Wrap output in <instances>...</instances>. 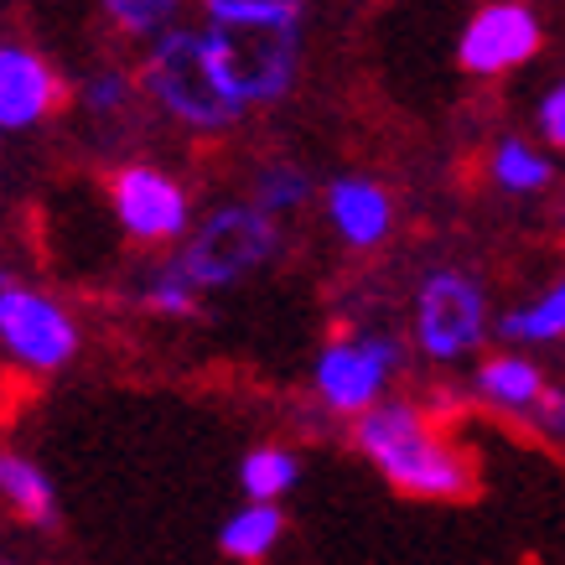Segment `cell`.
<instances>
[{"label": "cell", "mask_w": 565, "mask_h": 565, "mask_svg": "<svg viewBox=\"0 0 565 565\" xmlns=\"http://www.w3.org/2000/svg\"><path fill=\"white\" fill-rule=\"evenodd\" d=\"M348 426H353V451L394 493L420 498V503H462L478 493V467L467 457V446L420 399L384 394L374 411H363Z\"/></svg>", "instance_id": "cell-1"}, {"label": "cell", "mask_w": 565, "mask_h": 565, "mask_svg": "<svg viewBox=\"0 0 565 565\" xmlns=\"http://www.w3.org/2000/svg\"><path fill=\"white\" fill-rule=\"evenodd\" d=\"M140 88L188 136H228L244 120V109L223 94L218 73L207 63L203 26H182L177 21L172 32L151 36L146 57H140Z\"/></svg>", "instance_id": "cell-2"}, {"label": "cell", "mask_w": 565, "mask_h": 565, "mask_svg": "<svg viewBox=\"0 0 565 565\" xmlns=\"http://www.w3.org/2000/svg\"><path fill=\"white\" fill-rule=\"evenodd\" d=\"M203 42L223 94L244 115L291 99L301 73V21H203Z\"/></svg>", "instance_id": "cell-3"}, {"label": "cell", "mask_w": 565, "mask_h": 565, "mask_svg": "<svg viewBox=\"0 0 565 565\" xmlns=\"http://www.w3.org/2000/svg\"><path fill=\"white\" fill-rule=\"evenodd\" d=\"M280 244H286L280 218H270L259 203L239 198V203H218L207 218L192 223V234L172 249V259H177V270L207 296V291L244 286L249 275L275 265Z\"/></svg>", "instance_id": "cell-4"}, {"label": "cell", "mask_w": 565, "mask_h": 565, "mask_svg": "<svg viewBox=\"0 0 565 565\" xmlns=\"http://www.w3.org/2000/svg\"><path fill=\"white\" fill-rule=\"evenodd\" d=\"M493 301L472 270L462 265H436L415 280L411 296V348L436 369L478 359L482 343L493 338Z\"/></svg>", "instance_id": "cell-5"}, {"label": "cell", "mask_w": 565, "mask_h": 565, "mask_svg": "<svg viewBox=\"0 0 565 565\" xmlns=\"http://www.w3.org/2000/svg\"><path fill=\"white\" fill-rule=\"evenodd\" d=\"M411 348L390 327H348L338 338H327L311 359V399L332 420H359L374 411L379 399L394 390V379L405 374Z\"/></svg>", "instance_id": "cell-6"}, {"label": "cell", "mask_w": 565, "mask_h": 565, "mask_svg": "<svg viewBox=\"0 0 565 565\" xmlns=\"http://www.w3.org/2000/svg\"><path fill=\"white\" fill-rule=\"evenodd\" d=\"M84 348V327L47 286L17 280L0 270V353L26 369V374L47 379L63 374Z\"/></svg>", "instance_id": "cell-7"}, {"label": "cell", "mask_w": 565, "mask_h": 565, "mask_svg": "<svg viewBox=\"0 0 565 565\" xmlns=\"http://www.w3.org/2000/svg\"><path fill=\"white\" fill-rule=\"evenodd\" d=\"M109 218L140 249H177L198 223L188 182L156 161H120L109 172Z\"/></svg>", "instance_id": "cell-8"}, {"label": "cell", "mask_w": 565, "mask_h": 565, "mask_svg": "<svg viewBox=\"0 0 565 565\" xmlns=\"http://www.w3.org/2000/svg\"><path fill=\"white\" fill-rule=\"evenodd\" d=\"M545 52V17L534 0H482L462 21L457 63L467 78H509Z\"/></svg>", "instance_id": "cell-9"}, {"label": "cell", "mask_w": 565, "mask_h": 565, "mask_svg": "<svg viewBox=\"0 0 565 565\" xmlns=\"http://www.w3.org/2000/svg\"><path fill=\"white\" fill-rule=\"evenodd\" d=\"M68 84L26 42H0V136H26L57 115Z\"/></svg>", "instance_id": "cell-10"}, {"label": "cell", "mask_w": 565, "mask_h": 565, "mask_svg": "<svg viewBox=\"0 0 565 565\" xmlns=\"http://www.w3.org/2000/svg\"><path fill=\"white\" fill-rule=\"evenodd\" d=\"M322 218L338 234L343 249L374 255V249H384L394 239L399 207H394V192L384 182H374V177H363V172H343L322 188Z\"/></svg>", "instance_id": "cell-11"}, {"label": "cell", "mask_w": 565, "mask_h": 565, "mask_svg": "<svg viewBox=\"0 0 565 565\" xmlns=\"http://www.w3.org/2000/svg\"><path fill=\"white\" fill-rule=\"evenodd\" d=\"M467 390H472V399H478L482 411L503 415V420H519V426H534V415H540V405H545V394H550V374L530 348L509 343L472 363Z\"/></svg>", "instance_id": "cell-12"}, {"label": "cell", "mask_w": 565, "mask_h": 565, "mask_svg": "<svg viewBox=\"0 0 565 565\" xmlns=\"http://www.w3.org/2000/svg\"><path fill=\"white\" fill-rule=\"evenodd\" d=\"M482 172L503 198H540V192L555 188V156H550L545 140L530 136H498L488 146V161Z\"/></svg>", "instance_id": "cell-13"}, {"label": "cell", "mask_w": 565, "mask_h": 565, "mask_svg": "<svg viewBox=\"0 0 565 565\" xmlns=\"http://www.w3.org/2000/svg\"><path fill=\"white\" fill-rule=\"evenodd\" d=\"M0 503L21 519V524H32V530H52L57 524V482L47 478V467L17 451V446H0Z\"/></svg>", "instance_id": "cell-14"}, {"label": "cell", "mask_w": 565, "mask_h": 565, "mask_svg": "<svg viewBox=\"0 0 565 565\" xmlns=\"http://www.w3.org/2000/svg\"><path fill=\"white\" fill-rule=\"evenodd\" d=\"M493 338H503V343H514V348H530V353L534 348L565 343V270L550 275L530 301L503 311L493 322Z\"/></svg>", "instance_id": "cell-15"}, {"label": "cell", "mask_w": 565, "mask_h": 565, "mask_svg": "<svg viewBox=\"0 0 565 565\" xmlns=\"http://www.w3.org/2000/svg\"><path fill=\"white\" fill-rule=\"evenodd\" d=\"M280 540H286V509L280 503H259V498H244L239 509L218 524V555L234 565L270 561Z\"/></svg>", "instance_id": "cell-16"}, {"label": "cell", "mask_w": 565, "mask_h": 565, "mask_svg": "<svg viewBox=\"0 0 565 565\" xmlns=\"http://www.w3.org/2000/svg\"><path fill=\"white\" fill-rule=\"evenodd\" d=\"M311 198H322V192H317V177H311L301 161H291V156H270V161L255 167L249 203H259L270 218H296Z\"/></svg>", "instance_id": "cell-17"}, {"label": "cell", "mask_w": 565, "mask_h": 565, "mask_svg": "<svg viewBox=\"0 0 565 565\" xmlns=\"http://www.w3.org/2000/svg\"><path fill=\"white\" fill-rule=\"evenodd\" d=\"M301 482V457L291 446L280 441H259L249 446L239 457V493L244 498H259V503H280V498L296 493Z\"/></svg>", "instance_id": "cell-18"}, {"label": "cell", "mask_w": 565, "mask_h": 565, "mask_svg": "<svg viewBox=\"0 0 565 565\" xmlns=\"http://www.w3.org/2000/svg\"><path fill=\"white\" fill-rule=\"evenodd\" d=\"M136 301L151 311V317H167V322H188V317H198V307H203V291H198L188 275L177 270V259L167 255L161 265H151V270L140 275Z\"/></svg>", "instance_id": "cell-19"}, {"label": "cell", "mask_w": 565, "mask_h": 565, "mask_svg": "<svg viewBox=\"0 0 565 565\" xmlns=\"http://www.w3.org/2000/svg\"><path fill=\"white\" fill-rule=\"evenodd\" d=\"M136 94H140V78L125 68H94L73 88V99H78V109L88 120H120L125 109L136 104Z\"/></svg>", "instance_id": "cell-20"}, {"label": "cell", "mask_w": 565, "mask_h": 565, "mask_svg": "<svg viewBox=\"0 0 565 565\" xmlns=\"http://www.w3.org/2000/svg\"><path fill=\"white\" fill-rule=\"evenodd\" d=\"M99 11L130 42H151V36L172 32L177 21H182V0H99Z\"/></svg>", "instance_id": "cell-21"}, {"label": "cell", "mask_w": 565, "mask_h": 565, "mask_svg": "<svg viewBox=\"0 0 565 565\" xmlns=\"http://www.w3.org/2000/svg\"><path fill=\"white\" fill-rule=\"evenodd\" d=\"M207 21H301L307 0H198Z\"/></svg>", "instance_id": "cell-22"}, {"label": "cell", "mask_w": 565, "mask_h": 565, "mask_svg": "<svg viewBox=\"0 0 565 565\" xmlns=\"http://www.w3.org/2000/svg\"><path fill=\"white\" fill-rule=\"evenodd\" d=\"M534 130H540V140L550 151H565V73L534 104Z\"/></svg>", "instance_id": "cell-23"}, {"label": "cell", "mask_w": 565, "mask_h": 565, "mask_svg": "<svg viewBox=\"0 0 565 565\" xmlns=\"http://www.w3.org/2000/svg\"><path fill=\"white\" fill-rule=\"evenodd\" d=\"M534 430H545L550 441H565V384H550L545 405L534 415Z\"/></svg>", "instance_id": "cell-24"}, {"label": "cell", "mask_w": 565, "mask_h": 565, "mask_svg": "<svg viewBox=\"0 0 565 565\" xmlns=\"http://www.w3.org/2000/svg\"><path fill=\"white\" fill-rule=\"evenodd\" d=\"M0 565H17V561H6V555H0Z\"/></svg>", "instance_id": "cell-25"}, {"label": "cell", "mask_w": 565, "mask_h": 565, "mask_svg": "<svg viewBox=\"0 0 565 565\" xmlns=\"http://www.w3.org/2000/svg\"><path fill=\"white\" fill-rule=\"evenodd\" d=\"M561 228H565V213H561Z\"/></svg>", "instance_id": "cell-26"}]
</instances>
